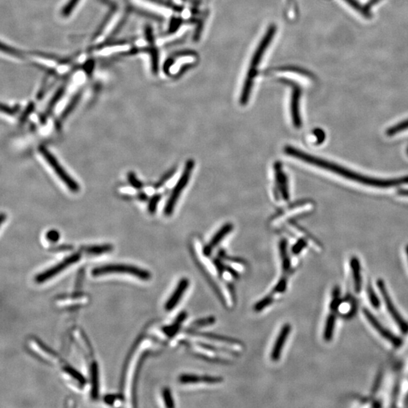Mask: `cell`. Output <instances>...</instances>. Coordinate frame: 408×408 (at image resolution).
<instances>
[{
  "instance_id": "41",
  "label": "cell",
  "mask_w": 408,
  "mask_h": 408,
  "mask_svg": "<svg viewBox=\"0 0 408 408\" xmlns=\"http://www.w3.org/2000/svg\"><path fill=\"white\" fill-rule=\"evenodd\" d=\"M307 246V242L304 239H300L294 244L292 247V253L294 255H298L301 253V251Z\"/></svg>"
},
{
  "instance_id": "42",
  "label": "cell",
  "mask_w": 408,
  "mask_h": 408,
  "mask_svg": "<svg viewBox=\"0 0 408 408\" xmlns=\"http://www.w3.org/2000/svg\"><path fill=\"white\" fill-rule=\"evenodd\" d=\"M19 109V105H16L14 108H11V107L2 104V106H1V111H2V113L6 114V115H10V116H14V115H16Z\"/></svg>"
},
{
  "instance_id": "30",
  "label": "cell",
  "mask_w": 408,
  "mask_h": 408,
  "mask_svg": "<svg viewBox=\"0 0 408 408\" xmlns=\"http://www.w3.org/2000/svg\"><path fill=\"white\" fill-rule=\"evenodd\" d=\"M407 129H408V119L402 121V122L395 125L394 126H392V127L389 128V129L386 131V134H387L389 136H392V135L400 133V132L407 130Z\"/></svg>"
},
{
  "instance_id": "44",
  "label": "cell",
  "mask_w": 408,
  "mask_h": 408,
  "mask_svg": "<svg viewBox=\"0 0 408 408\" xmlns=\"http://www.w3.org/2000/svg\"><path fill=\"white\" fill-rule=\"evenodd\" d=\"M46 237L49 241L52 242V243H56V242L58 241L59 238H60V233L58 231L50 230L46 233Z\"/></svg>"
},
{
  "instance_id": "12",
  "label": "cell",
  "mask_w": 408,
  "mask_h": 408,
  "mask_svg": "<svg viewBox=\"0 0 408 408\" xmlns=\"http://www.w3.org/2000/svg\"><path fill=\"white\" fill-rule=\"evenodd\" d=\"M30 342H31V343H30L31 350L39 357L50 363H56L58 360V355L51 349L49 348V347H46V345L41 343L40 340H37H37L33 339Z\"/></svg>"
},
{
  "instance_id": "22",
  "label": "cell",
  "mask_w": 408,
  "mask_h": 408,
  "mask_svg": "<svg viewBox=\"0 0 408 408\" xmlns=\"http://www.w3.org/2000/svg\"><path fill=\"white\" fill-rule=\"evenodd\" d=\"M66 86L65 85H62L55 92L54 96L52 97L50 103L47 105V108L46 109V115H50L53 112V109L56 108V105L58 103L59 101L62 99L65 93Z\"/></svg>"
},
{
  "instance_id": "54",
  "label": "cell",
  "mask_w": 408,
  "mask_h": 408,
  "mask_svg": "<svg viewBox=\"0 0 408 408\" xmlns=\"http://www.w3.org/2000/svg\"><path fill=\"white\" fill-rule=\"evenodd\" d=\"M5 218H6V216H5L4 213H2V214L1 215V223H3V222L5 221Z\"/></svg>"
},
{
  "instance_id": "37",
  "label": "cell",
  "mask_w": 408,
  "mask_h": 408,
  "mask_svg": "<svg viewBox=\"0 0 408 408\" xmlns=\"http://www.w3.org/2000/svg\"><path fill=\"white\" fill-rule=\"evenodd\" d=\"M287 285H288V278L284 276L283 278H281V279H280L276 286L274 288L272 293H281V292H285L287 289Z\"/></svg>"
},
{
  "instance_id": "23",
  "label": "cell",
  "mask_w": 408,
  "mask_h": 408,
  "mask_svg": "<svg viewBox=\"0 0 408 408\" xmlns=\"http://www.w3.org/2000/svg\"><path fill=\"white\" fill-rule=\"evenodd\" d=\"M336 325V315L334 314H330L326 321L325 327L324 331V339L325 341H331L334 335V328Z\"/></svg>"
},
{
  "instance_id": "26",
  "label": "cell",
  "mask_w": 408,
  "mask_h": 408,
  "mask_svg": "<svg viewBox=\"0 0 408 408\" xmlns=\"http://www.w3.org/2000/svg\"><path fill=\"white\" fill-rule=\"evenodd\" d=\"M64 371L67 373V374L70 375L71 377H73L76 382L80 383V385L82 386H84L86 385V380L84 376H83L82 373H80V372L77 371L76 369L73 368V367H70V366H66L64 368Z\"/></svg>"
},
{
  "instance_id": "10",
  "label": "cell",
  "mask_w": 408,
  "mask_h": 408,
  "mask_svg": "<svg viewBox=\"0 0 408 408\" xmlns=\"http://www.w3.org/2000/svg\"><path fill=\"white\" fill-rule=\"evenodd\" d=\"M291 325L288 323L285 324L282 327L275 340V344H274L273 349H272V352H271V359L273 361H278L281 358V352L283 350L284 347H285V343H286L287 340H288L289 334L291 332Z\"/></svg>"
},
{
  "instance_id": "3",
  "label": "cell",
  "mask_w": 408,
  "mask_h": 408,
  "mask_svg": "<svg viewBox=\"0 0 408 408\" xmlns=\"http://www.w3.org/2000/svg\"><path fill=\"white\" fill-rule=\"evenodd\" d=\"M122 273L129 274L142 280H149L151 274L148 271L134 266V265H123V264H112L97 267L92 270L93 276H100L106 274Z\"/></svg>"
},
{
  "instance_id": "18",
  "label": "cell",
  "mask_w": 408,
  "mask_h": 408,
  "mask_svg": "<svg viewBox=\"0 0 408 408\" xmlns=\"http://www.w3.org/2000/svg\"><path fill=\"white\" fill-rule=\"evenodd\" d=\"M99 367L96 362H92L91 365V382H92V391L91 396L92 399H97L99 395Z\"/></svg>"
},
{
  "instance_id": "2",
  "label": "cell",
  "mask_w": 408,
  "mask_h": 408,
  "mask_svg": "<svg viewBox=\"0 0 408 408\" xmlns=\"http://www.w3.org/2000/svg\"><path fill=\"white\" fill-rule=\"evenodd\" d=\"M275 33H276V26L271 25L269 28L265 33V36L262 38V41L259 43V46L256 49L254 55H253V58L250 61V66H249V71H248L247 76H246V80H245L244 85H243V90H242L241 95H240V103L242 105H245L248 102H249V96H250L251 91L253 88V80L256 77V71H257V67L263 57L265 52L266 51L267 49L270 45L272 39L275 37Z\"/></svg>"
},
{
  "instance_id": "47",
  "label": "cell",
  "mask_w": 408,
  "mask_h": 408,
  "mask_svg": "<svg viewBox=\"0 0 408 408\" xmlns=\"http://www.w3.org/2000/svg\"><path fill=\"white\" fill-rule=\"evenodd\" d=\"M314 132L315 136H316L317 143H322V142H324V140L325 139V133H324V131L321 129H314V132Z\"/></svg>"
},
{
  "instance_id": "20",
  "label": "cell",
  "mask_w": 408,
  "mask_h": 408,
  "mask_svg": "<svg viewBox=\"0 0 408 408\" xmlns=\"http://www.w3.org/2000/svg\"><path fill=\"white\" fill-rule=\"evenodd\" d=\"M280 254H281V262H282V271L284 273H287L291 269V262L288 256V241L285 239H282L279 243Z\"/></svg>"
},
{
  "instance_id": "52",
  "label": "cell",
  "mask_w": 408,
  "mask_h": 408,
  "mask_svg": "<svg viewBox=\"0 0 408 408\" xmlns=\"http://www.w3.org/2000/svg\"><path fill=\"white\" fill-rule=\"evenodd\" d=\"M138 196H139V197H138V198H139L141 200H146L147 198H148V197H147L146 194H144V193H142V194H138Z\"/></svg>"
},
{
  "instance_id": "56",
  "label": "cell",
  "mask_w": 408,
  "mask_h": 408,
  "mask_svg": "<svg viewBox=\"0 0 408 408\" xmlns=\"http://www.w3.org/2000/svg\"><path fill=\"white\" fill-rule=\"evenodd\" d=\"M288 2H292V0H288Z\"/></svg>"
},
{
  "instance_id": "34",
  "label": "cell",
  "mask_w": 408,
  "mask_h": 408,
  "mask_svg": "<svg viewBox=\"0 0 408 408\" xmlns=\"http://www.w3.org/2000/svg\"><path fill=\"white\" fill-rule=\"evenodd\" d=\"M162 396L163 399H164V403H165V406L167 407V408H172L175 407L173 395H172L171 391H170L169 388H164V389H163Z\"/></svg>"
},
{
  "instance_id": "5",
  "label": "cell",
  "mask_w": 408,
  "mask_h": 408,
  "mask_svg": "<svg viewBox=\"0 0 408 408\" xmlns=\"http://www.w3.org/2000/svg\"><path fill=\"white\" fill-rule=\"evenodd\" d=\"M194 167V161L193 160H189L186 163L185 167H184V171H183L182 175L180 177L177 182L176 185L174 187V190L172 191L167 203H166L165 208H164V214L167 216H171L172 213L174 212V208L176 205L177 201L181 195L183 190L185 188L187 183L189 181L190 178H191V172Z\"/></svg>"
},
{
  "instance_id": "7",
  "label": "cell",
  "mask_w": 408,
  "mask_h": 408,
  "mask_svg": "<svg viewBox=\"0 0 408 408\" xmlns=\"http://www.w3.org/2000/svg\"><path fill=\"white\" fill-rule=\"evenodd\" d=\"M363 313H364L366 319L368 321L370 325L373 327L375 331L378 333L383 339L387 340L389 343H390L391 344H392V346H394V347H400L401 346H402V343H403L402 338L398 337L397 335L393 334V333L391 332L389 329L386 328L378 320L376 319V317H375L369 310H367V308H364V309L363 310Z\"/></svg>"
},
{
  "instance_id": "1",
  "label": "cell",
  "mask_w": 408,
  "mask_h": 408,
  "mask_svg": "<svg viewBox=\"0 0 408 408\" xmlns=\"http://www.w3.org/2000/svg\"><path fill=\"white\" fill-rule=\"evenodd\" d=\"M285 152L288 156L300 160L307 164L324 169L327 171L332 172L334 174L344 177L347 179L356 181L360 184H364L365 185L380 187V188H388V187H397L401 184H408V176H404L402 178H395V179H379V178H373V177L366 176V175L357 174L352 170H349L338 164L314 157L311 154H307L292 146L285 147Z\"/></svg>"
},
{
  "instance_id": "19",
  "label": "cell",
  "mask_w": 408,
  "mask_h": 408,
  "mask_svg": "<svg viewBox=\"0 0 408 408\" xmlns=\"http://www.w3.org/2000/svg\"><path fill=\"white\" fill-rule=\"evenodd\" d=\"M187 314L186 311H182L177 316L175 322L170 326H167L163 328V332L169 337H174L178 331H179L180 326L181 323L187 318Z\"/></svg>"
},
{
  "instance_id": "6",
  "label": "cell",
  "mask_w": 408,
  "mask_h": 408,
  "mask_svg": "<svg viewBox=\"0 0 408 408\" xmlns=\"http://www.w3.org/2000/svg\"><path fill=\"white\" fill-rule=\"evenodd\" d=\"M377 287H378L379 291H380V294L383 297V302H384L385 305H386V309L389 311V315L392 317V320L397 324L398 327L400 328L401 331L403 334H408V323L404 319L400 312L398 311L397 308L395 306V304L392 302V298L389 295V291L386 288L383 280L378 279Z\"/></svg>"
},
{
  "instance_id": "45",
  "label": "cell",
  "mask_w": 408,
  "mask_h": 408,
  "mask_svg": "<svg viewBox=\"0 0 408 408\" xmlns=\"http://www.w3.org/2000/svg\"><path fill=\"white\" fill-rule=\"evenodd\" d=\"M174 172H175V170H170V172H168V173H167V174H166L164 177L161 178V179L158 182L156 183L155 186H154L155 188H159V187H161V186L164 184V183L167 182V181H168V180L170 179L173 175H174Z\"/></svg>"
},
{
  "instance_id": "28",
  "label": "cell",
  "mask_w": 408,
  "mask_h": 408,
  "mask_svg": "<svg viewBox=\"0 0 408 408\" xmlns=\"http://www.w3.org/2000/svg\"><path fill=\"white\" fill-rule=\"evenodd\" d=\"M274 301V294H272L271 292L269 295H266V296L264 297L263 299H261L260 301L259 302H256V305H254L253 307V309H254L255 311L256 312H259V311H262L264 308H266V307L269 306V305L273 302Z\"/></svg>"
},
{
  "instance_id": "55",
  "label": "cell",
  "mask_w": 408,
  "mask_h": 408,
  "mask_svg": "<svg viewBox=\"0 0 408 408\" xmlns=\"http://www.w3.org/2000/svg\"><path fill=\"white\" fill-rule=\"evenodd\" d=\"M406 253H407V256H408V246H407V247H406Z\"/></svg>"
},
{
  "instance_id": "14",
  "label": "cell",
  "mask_w": 408,
  "mask_h": 408,
  "mask_svg": "<svg viewBox=\"0 0 408 408\" xmlns=\"http://www.w3.org/2000/svg\"><path fill=\"white\" fill-rule=\"evenodd\" d=\"M233 230V225L231 223H227L224 225L221 229H219L216 234L213 236V238L211 239L210 242L207 243L203 248V253L207 256H210L213 252V249L217 246L225 237L229 234Z\"/></svg>"
},
{
  "instance_id": "25",
  "label": "cell",
  "mask_w": 408,
  "mask_h": 408,
  "mask_svg": "<svg viewBox=\"0 0 408 408\" xmlns=\"http://www.w3.org/2000/svg\"><path fill=\"white\" fill-rule=\"evenodd\" d=\"M116 11L117 8L115 6H114L113 8L111 9L109 13L107 14L105 19H104L103 21H102V24L99 26V28L96 30V32L94 33L93 36H92V40H96L98 37H99L101 35H102L104 30H105V29L106 28L107 26H108V23L112 21L114 14H115V13L116 12Z\"/></svg>"
},
{
  "instance_id": "11",
  "label": "cell",
  "mask_w": 408,
  "mask_h": 408,
  "mask_svg": "<svg viewBox=\"0 0 408 408\" xmlns=\"http://www.w3.org/2000/svg\"><path fill=\"white\" fill-rule=\"evenodd\" d=\"M178 381L182 384H195L198 383L216 384L223 381L221 376H210V375H197L192 373H183L178 377Z\"/></svg>"
},
{
  "instance_id": "53",
  "label": "cell",
  "mask_w": 408,
  "mask_h": 408,
  "mask_svg": "<svg viewBox=\"0 0 408 408\" xmlns=\"http://www.w3.org/2000/svg\"><path fill=\"white\" fill-rule=\"evenodd\" d=\"M75 337H77V338L79 339V341H80V342L83 341V339H84V337H82V340H80V338H79V337H78L77 336L75 335ZM83 344H84V343H80V347H83V348H82V349H83V350H85L84 346H83Z\"/></svg>"
},
{
  "instance_id": "31",
  "label": "cell",
  "mask_w": 408,
  "mask_h": 408,
  "mask_svg": "<svg viewBox=\"0 0 408 408\" xmlns=\"http://www.w3.org/2000/svg\"><path fill=\"white\" fill-rule=\"evenodd\" d=\"M216 319L214 316H209L207 318H200V319L196 320L195 321L191 324V327L192 328H199V327H208V326L213 325L216 323Z\"/></svg>"
},
{
  "instance_id": "21",
  "label": "cell",
  "mask_w": 408,
  "mask_h": 408,
  "mask_svg": "<svg viewBox=\"0 0 408 408\" xmlns=\"http://www.w3.org/2000/svg\"><path fill=\"white\" fill-rule=\"evenodd\" d=\"M82 96H83V90L79 91V92H76L75 94L73 97L70 99V102L69 103L67 104V106L66 108H64V111L62 112L61 115H60V121H64V119H66V118L70 115V114L73 112V110L76 108V105L77 104L80 102V99H81Z\"/></svg>"
},
{
  "instance_id": "27",
  "label": "cell",
  "mask_w": 408,
  "mask_h": 408,
  "mask_svg": "<svg viewBox=\"0 0 408 408\" xmlns=\"http://www.w3.org/2000/svg\"><path fill=\"white\" fill-rule=\"evenodd\" d=\"M197 346L203 350H207V351H213V352H226L230 353L231 354H237V352H235L233 350H228V349H223L221 347H217L213 345L208 344V343H197Z\"/></svg>"
},
{
  "instance_id": "38",
  "label": "cell",
  "mask_w": 408,
  "mask_h": 408,
  "mask_svg": "<svg viewBox=\"0 0 408 408\" xmlns=\"http://www.w3.org/2000/svg\"><path fill=\"white\" fill-rule=\"evenodd\" d=\"M161 199V194H154V196H152L151 200H150L149 203H148V212H149L150 213L153 214V213H155Z\"/></svg>"
},
{
  "instance_id": "9",
  "label": "cell",
  "mask_w": 408,
  "mask_h": 408,
  "mask_svg": "<svg viewBox=\"0 0 408 408\" xmlns=\"http://www.w3.org/2000/svg\"><path fill=\"white\" fill-rule=\"evenodd\" d=\"M284 81L292 87V96H291V117H292L294 126L295 128H300L302 125V120H301L300 113H299L300 89L292 82L288 81V80H284Z\"/></svg>"
},
{
  "instance_id": "33",
  "label": "cell",
  "mask_w": 408,
  "mask_h": 408,
  "mask_svg": "<svg viewBox=\"0 0 408 408\" xmlns=\"http://www.w3.org/2000/svg\"><path fill=\"white\" fill-rule=\"evenodd\" d=\"M34 109H35V104H34V102H29L28 105L26 106L24 112L21 114V117H20L19 123H24V122L27 120V119H28L29 117L32 115Z\"/></svg>"
},
{
  "instance_id": "48",
  "label": "cell",
  "mask_w": 408,
  "mask_h": 408,
  "mask_svg": "<svg viewBox=\"0 0 408 408\" xmlns=\"http://www.w3.org/2000/svg\"><path fill=\"white\" fill-rule=\"evenodd\" d=\"M145 37L148 43L152 44L154 43V35H153L152 28L150 26H147L145 29Z\"/></svg>"
},
{
  "instance_id": "49",
  "label": "cell",
  "mask_w": 408,
  "mask_h": 408,
  "mask_svg": "<svg viewBox=\"0 0 408 408\" xmlns=\"http://www.w3.org/2000/svg\"><path fill=\"white\" fill-rule=\"evenodd\" d=\"M221 257H223V259H226L228 261H231V262H236L237 264H240V265H246V262L245 261H243L242 259H239V258H232L229 257V256H224V252H223V254L221 255Z\"/></svg>"
},
{
  "instance_id": "43",
  "label": "cell",
  "mask_w": 408,
  "mask_h": 408,
  "mask_svg": "<svg viewBox=\"0 0 408 408\" xmlns=\"http://www.w3.org/2000/svg\"><path fill=\"white\" fill-rule=\"evenodd\" d=\"M2 51H5L7 54L11 55V56H15V57L22 58L23 53L20 52L19 50H15L14 48H11L7 45L2 44Z\"/></svg>"
},
{
  "instance_id": "50",
  "label": "cell",
  "mask_w": 408,
  "mask_h": 408,
  "mask_svg": "<svg viewBox=\"0 0 408 408\" xmlns=\"http://www.w3.org/2000/svg\"><path fill=\"white\" fill-rule=\"evenodd\" d=\"M116 399V396L110 395V396H106V397L105 398V403L108 404V405H113Z\"/></svg>"
},
{
  "instance_id": "16",
  "label": "cell",
  "mask_w": 408,
  "mask_h": 408,
  "mask_svg": "<svg viewBox=\"0 0 408 408\" xmlns=\"http://www.w3.org/2000/svg\"><path fill=\"white\" fill-rule=\"evenodd\" d=\"M187 332L191 334V335L195 336V337H203V338L209 339V340H216V341L221 342V343H227L229 345H241V342L239 340H235L231 337H224V336L218 335L216 334H212V333L199 332V331H194V329H191L190 331Z\"/></svg>"
},
{
  "instance_id": "29",
  "label": "cell",
  "mask_w": 408,
  "mask_h": 408,
  "mask_svg": "<svg viewBox=\"0 0 408 408\" xmlns=\"http://www.w3.org/2000/svg\"><path fill=\"white\" fill-rule=\"evenodd\" d=\"M148 53L151 55V70L154 74L158 73L159 67V54L157 49L152 47L148 50Z\"/></svg>"
},
{
  "instance_id": "51",
  "label": "cell",
  "mask_w": 408,
  "mask_h": 408,
  "mask_svg": "<svg viewBox=\"0 0 408 408\" xmlns=\"http://www.w3.org/2000/svg\"><path fill=\"white\" fill-rule=\"evenodd\" d=\"M399 194L402 196H407L408 197V189H401L399 190Z\"/></svg>"
},
{
  "instance_id": "8",
  "label": "cell",
  "mask_w": 408,
  "mask_h": 408,
  "mask_svg": "<svg viewBox=\"0 0 408 408\" xmlns=\"http://www.w3.org/2000/svg\"><path fill=\"white\" fill-rule=\"evenodd\" d=\"M80 259H81V254H80V253H73V254L70 255L68 257L64 259L62 262H59L58 264L55 265V266L52 267V268H50L48 270L45 271V272L39 274V275L36 277V281L39 284L44 283L46 281H48V280L53 278V277L56 276L58 274L63 272L64 269H67V268H68L70 265L76 263V262L80 260Z\"/></svg>"
},
{
  "instance_id": "40",
  "label": "cell",
  "mask_w": 408,
  "mask_h": 408,
  "mask_svg": "<svg viewBox=\"0 0 408 408\" xmlns=\"http://www.w3.org/2000/svg\"><path fill=\"white\" fill-rule=\"evenodd\" d=\"M129 10L130 9H128V11H126V12H125V14H123V16H122V18H121L120 21H119V22L117 23V24L116 27H115V28L113 30H112V34H111V35H110V37H115V35H117V34L119 32V30H120L121 28H122V27H123L124 24H125V21H126V20H127L128 16H129Z\"/></svg>"
},
{
  "instance_id": "32",
  "label": "cell",
  "mask_w": 408,
  "mask_h": 408,
  "mask_svg": "<svg viewBox=\"0 0 408 408\" xmlns=\"http://www.w3.org/2000/svg\"><path fill=\"white\" fill-rule=\"evenodd\" d=\"M367 295H368L369 300H370V304L372 306L375 308H379L380 306V302L379 300L378 296L375 292L374 290L373 289V287L368 284L367 287Z\"/></svg>"
},
{
  "instance_id": "46",
  "label": "cell",
  "mask_w": 408,
  "mask_h": 408,
  "mask_svg": "<svg viewBox=\"0 0 408 408\" xmlns=\"http://www.w3.org/2000/svg\"><path fill=\"white\" fill-rule=\"evenodd\" d=\"M96 65V62L94 60H89L83 65V70L87 75H92L94 68Z\"/></svg>"
},
{
  "instance_id": "39",
  "label": "cell",
  "mask_w": 408,
  "mask_h": 408,
  "mask_svg": "<svg viewBox=\"0 0 408 408\" xmlns=\"http://www.w3.org/2000/svg\"><path fill=\"white\" fill-rule=\"evenodd\" d=\"M80 1V0H69L67 4H66L65 6L62 9V15L64 17H68Z\"/></svg>"
},
{
  "instance_id": "24",
  "label": "cell",
  "mask_w": 408,
  "mask_h": 408,
  "mask_svg": "<svg viewBox=\"0 0 408 408\" xmlns=\"http://www.w3.org/2000/svg\"><path fill=\"white\" fill-rule=\"evenodd\" d=\"M113 249V246L110 244L98 245V246H86L83 251L88 254L100 255L108 253Z\"/></svg>"
},
{
  "instance_id": "13",
  "label": "cell",
  "mask_w": 408,
  "mask_h": 408,
  "mask_svg": "<svg viewBox=\"0 0 408 408\" xmlns=\"http://www.w3.org/2000/svg\"><path fill=\"white\" fill-rule=\"evenodd\" d=\"M189 285L190 281L187 278H184L180 280L175 291H174L171 296L170 297V299L166 302L165 309L167 310V311H171V310L174 309V308H175V307L177 306L178 302H180L181 298H182L184 292H185V291H187V288L189 287Z\"/></svg>"
},
{
  "instance_id": "4",
  "label": "cell",
  "mask_w": 408,
  "mask_h": 408,
  "mask_svg": "<svg viewBox=\"0 0 408 408\" xmlns=\"http://www.w3.org/2000/svg\"><path fill=\"white\" fill-rule=\"evenodd\" d=\"M39 151L43 155L46 162L48 163L52 169L54 170L55 174L57 175L59 179L61 180L62 182L68 187L70 191L76 193L80 191V185L67 174V172L59 164L56 157H54V155L46 147L40 145L39 147Z\"/></svg>"
},
{
  "instance_id": "15",
  "label": "cell",
  "mask_w": 408,
  "mask_h": 408,
  "mask_svg": "<svg viewBox=\"0 0 408 408\" xmlns=\"http://www.w3.org/2000/svg\"><path fill=\"white\" fill-rule=\"evenodd\" d=\"M281 163L277 162L275 164V179H276L277 188L281 193L284 200H289V187H288V177L282 171Z\"/></svg>"
},
{
  "instance_id": "36",
  "label": "cell",
  "mask_w": 408,
  "mask_h": 408,
  "mask_svg": "<svg viewBox=\"0 0 408 408\" xmlns=\"http://www.w3.org/2000/svg\"><path fill=\"white\" fill-rule=\"evenodd\" d=\"M127 177L128 181H129V183L132 187H133L134 188L137 190L142 189V187H143V183L140 181L139 179H138L135 173H133V172H129V174H128Z\"/></svg>"
},
{
  "instance_id": "17",
  "label": "cell",
  "mask_w": 408,
  "mask_h": 408,
  "mask_svg": "<svg viewBox=\"0 0 408 408\" xmlns=\"http://www.w3.org/2000/svg\"><path fill=\"white\" fill-rule=\"evenodd\" d=\"M350 266H351V272H352L354 291H355V292H360L361 291L362 279H361V276H360V262L355 256H353L350 260Z\"/></svg>"
},
{
  "instance_id": "35",
  "label": "cell",
  "mask_w": 408,
  "mask_h": 408,
  "mask_svg": "<svg viewBox=\"0 0 408 408\" xmlns=\"http://www.w3.org/2000/svg\"><path fill=\"white\" fill-rule=\"evenodd\" d=\"M349 5H351L352 8H354V9L357 10L359 12L361 13V14H364V16L367 17V18H370V11L366 8L365 6H362V5H360L358 2L356 1V0H345Z\"/></svg>"
}]
</instances>
